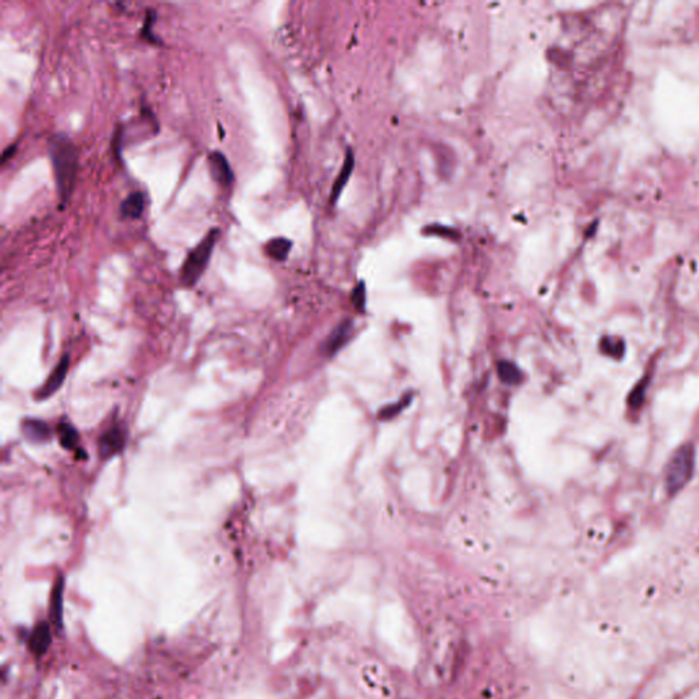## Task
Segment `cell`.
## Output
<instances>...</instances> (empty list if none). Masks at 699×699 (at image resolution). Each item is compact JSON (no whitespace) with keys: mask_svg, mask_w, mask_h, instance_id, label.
Returning <instances> with one entry per match:
<instances>
[{"mask_svg":"<svg viewBox=\"0 0 699 699\" xmlns=\"http://www.w3.org/2000/svg\"><path fill=\"white\" fill-rule=\"evenodd\" d=\"M126 443V430L122 425H113L109 428L99 441V448L102 458H111L119 454Z\"/></svg>","mask_w":699,"mask_h":699,"instance_id":"52a82bcc","label":"cell"},{"mask_svg":"<svg viewBox=\"0 0 699 699\" xmlns=\"http://www.w3.org/2000/svg\"><path fill=\"white\" fill-rule=\"evenodd\" d=\"M220 231L217 228L210 230L201 241L200 243L188 254V257L184 261V265L181 268V283L185 287H193L199 283L201 276L203 275L209 260L212 257L214 245L217 242Z\"/></svg>","mask_w":699,"mask_h":699,"instance_id":"277c9868","label":"cell"},{"mask_svg":"<svg viewBox=\"0 0 699 699\" xmlns=\"http://www.w3.org/2000/svg\"><path fill=\"white\" fill-rule=\"evenodd\" d=\"M696 455L690 444L680 447L671 458L667 466V489L671 495L682 491L691 480L694 471Z\"/></svg>","mask_w":699,"mask_h":699,"instance_id":"5b68a950","label":"cell"},{"mask_svg":"<svg viewBox=\"0 0 699 699\" xmlns=\"http://www.w3.org/2000/svg\"><path fill=\"white\" fill-rule=\"evenodd\" d=\"M48 152L54 167L56 192L60 201L70 200L78 174V151L65 134H55L48 141Z\"/></svg>","mask_w":699,"mask_h":699,"instance_id":"7a4b0ae2","label":"cell"},{"mask_svg":"<svg viewBox=\"0 0 699 699\" xmlns=\"http://www.w3.org/2000/svg\"><path fill=\"white\" fill-rule=\"evenodd\" d=\"M351 167H353V166H351V156H348V162L344 164L343 171L340 173V177H339V179L336 181V184H335V186H333L332 199H335V200L337 199V196H339V193H340L342 188L344 186V184H346V181H347V178H348V175H350V173H351Z\"/></svg>","mask_w":699,"mask_h":699,"instance_id":"5bb4252c","label":"cell"},{"mask_svg":"<svg viewBox=\"0 0 699 699\" xmlns=\"http://www.w3.org/2000/svg\"><path fill=\"white\" fill-rule=\"evenodd\" d=\"M22 432L30 441H44L49 436L47 423L38 419H27L22 423Z\"/></svg>","mask_w":699,"mask_h":699,"instance_id":"8fae6325","label":"cell"},{"mask_svg":"<svg viewBox=\"0 0 699 699\" xmlns=\"http://www.w3.org/2000/svg\"><path fill=\"white\" fill-rule=\"evenodd\" d=\"M59 436H60V441H62L63 447H66V448H74L78 444V433L69 423H62V426L59 429Z\"/></svg>","mask_w":699,"mask_h":699,"instance_id":"4fadbf2b","label":"cell"},{"mask_svg":"<svg viewBox=\"0 0 699 699\" xmlns=\"http://www.w3.org/2000/svg\"><path fill=\"white\" fill-rule=\"evenodd\" d=\"M69 366H70V358H69V355H66L56 365V368L52 370V373L49 375V377L45 381V384L38 391V394H37L38 399H45V398L51 397L54 392H56L59 390V387L63 384V381H65V379L67 376Z\"/></svg>","mask_w":699,"mask_h":699,"instance_id":"ba28073f","label":"cell"},{"mask_svg":"<svg viewBox=\"0 0 699 699\" xmlns=\"http://www.w3.org/2000/svg\"><path fill=\"white\" fill-rule=\"evenodd\" d=\"M209 173L213 181L223 189H230L234 184L232 168L221 152H213L208 157Z\"/></svg>","mask_w":699,"mask_h":699,"instance_id":"8992f818","label":"cell"},{"mask_svg":"<svg viewBox=\"0 0 699 699\" xmlns=\"http://www.w3.org/2000/svg\"><path fill=\"white\" fill-rule=\"evenodd\" d=\"M145 195L141 192H134L120 203V213L123 217L138 219L145 210Z\"/></svg>","mask_w":699,"mask_h":699,"instance_id":"9c48e42d","label":"cell"},{"mask_svg":"<svg viewBox=\"0 0 699 699\" xmlns=\"http://www.w3.org/2000/svg\"><path fill=\"white\" fill-rule=\"evenodd\" d=\"M15 151H16V145H10L7 149H4L3 155H1V164H5V162H7L11 156H14Z\"/></svg>","mask_w":699,"mask_h":699,"instance_id":"2e32d148","label":"cell"},{"mask_svg":"<svg viewBox=\"0 0 699 699\" xmlns=\"http://www.w3.org/2000/svg\"><path fill=\"white\" fill-rule=\"evenodd\" d=\"M376 630L380 641L401 665L412 668L418 658V643L406 609L399 602H388L377 612Z\"/></svg>","mask_w":699,"mask_h":699,"instance_id":"6da1fadb","label":"cell"},{"mask_svg":"<svg viewBox=\"0 0 699 699\" xmlns=\"http://www.w3.org/2000/svg\"><path fill=\"white\" fill-rule=\"evenodd\" d=\"M370 601L365 596L343 593L335 599L326 601L318 610L320 620L324 623L329 621H344L365 624L370 616Z\"/></svg>","mask_w":699,"mask_h":699,"instance_id":"3957f363","label":"cell"},{"mask_svg":"<svg viewBox=\"0 0 699 699\" xmlns=\"http://www.w3.org/2000/svg\"><path fill=\"white\" fill-rule=\"evenodd\" d=\"M155 23V12H149L148 16H146V21H145V26L142 29V36L146 37L149 41L155 43V37L152 36V32H151V26Z\"/></svg>","mask_w":699,"mask_h":699,"instance_id":"9a60e30c","label":"cell"},{"mask_svg":"<svg viewBox=\"0 0 699 699\" xmlns=\"http://www.w3.org/2000/svg\"><path fill=\"white\" fill-rule=\"evenodd\" d=\"M291 246L293 243L286 239V238H275V239H271L264 250H265V254L268 257H271L272 260H276V261H285L289 254H290V250H291Z\"/></svg>","mask_w":699,"mask_h":699,"instance_id":"30bf717a","label":"cell"},{"mask_svg":"<svg viewBox=\"0 0 699 699\" xmlns=\"http://www.w3.org/2000/svg\"><path fill=\"white\" fill-rule=\"evenodd\" d=\"M48 643H49V630L45 624H43L34 630V634L32 635L30 645H32L34 653L41 654L43 652H45V647L48 646Z\"/></svg>","mask_w":699,"mask_h":699,"instance_id":"7c38bea8","label":"cell"}]
</instances>
